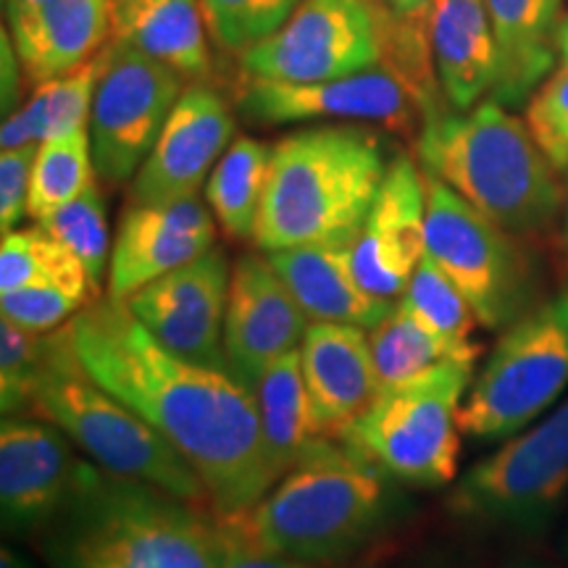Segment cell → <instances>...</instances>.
<instances>
[{"mask_svg": "<svg viewBox=\"0 0 568 568\" xmlns=\"http://www.w3.org/2000/svg\"><path fill=\"white\" fill-rule=\"evenodd\" d=\"M67 326L84 372L187 458L213 514L253 508L276 485L255 389L237 374L172 353L126 301L109 295L90 301Z\"/></svg>", "mask_w": 568, "mask_h": 568, "instance_id": "cell-1", "label": "cell"}, {"mask_svg": "<svg viewBox=\"0 0 568 568\" xmlns=\"http://www.w3.org/2000/svg\"><path fill=\"white\" fill-rule=\"evenodd\" d=\"M51 568H222L216 514L148 481L80 460L63 506L38 535Z\"/></svg>", "mask_w": 568, "mask_h": 568, "instance_id": "cell-2", "label": "cell"}, {"mask_svg": "<svg viewBox=\"0 0 568 568\" xmlns=\"http://www.w3.org/2000/svg\"><path fill=\"white\" fill-rule=\"evenodd\" d=\"M393 495L379 468L335 437H316L253 508L216 516L226 539L308 564H337L379 535Z\"/></svg>", "mask_w": 568, "mask_h": 568, "instance_id": "cell-3", "label": "cell"}, {"mask_svg": "<svg viewBox=\"0 0 568 568\" xmlns=\"http://www.w3.org/2000/svg\"><path fill=\"white\" fill-rule=\"evenodd\" d=\"M387 145L361 124L308 126L272 148L253 245L353 243L387 174Z\"/></svg>", "mask_w": 568, "mask_h": 568, "instance_id": "cell-4", "label": "cell"}, {"mask_svg": "<svg viewBox=\"0 0 568 568\" xmlns=\"http://www.w3.org/2000/svg\"><path fill=\"white\" fill-rule=\"evenodd\" d=\"M418 161L422 172L510 234L545 232L564 203L556 166L527 122L493 98L468 111L429 113L418 134Z\"/></svg>", "mask_w": 568, "mask_h": 568, "instance_id": "cell-5", "label": "cell"}, {"mask_svg": "<svg viewBox=\"0 0 568 568\" xmlns=\"http://www.w3.org/2000/svg\"><path fill=\"white\" fill-rule=\"evenodd\" d=\"M30 414L59 426L105 471L148 481L195 506H211L209 489L187 458L84 372L67 324L45 335Z\"/></svg>", "mask_w": 568, "mask_h": 568, "instance_id": "cell-6", "label": "cell"}, {"mask_svg": "<svg viewBox=\"0 0 568 568\" xmlns=\"http://www.w3.org/2000/svg\"><path fill=\"white\" fill-rule=\"evenodd\" d=\"M471 374L474 364L443 361L416 379L379 389L335 439L389 479L443 487L458 474V410Z\"/></svg>", "mask_w": 568, "mask_h": 568, "instance_id": "cell-7", "label": "cell"}, {"mask_svg": "<svg viewBox=\"0 0 568 568\" xmlns=\"http://www.w3.org/2000/svg\"><path fill=\"white\" fill-rule=\"evenodd\" d=\"M568 387V290L537 303L503 332L466 400L458 426L468 437H514Z\"/></svg>", "mask_w": 568, "mask_h": 568, "instance_id": "cell-8", "label": "cell"}, {"mask_svg": "<svg viewBox=\"0 0 568 568\" xmlns=\"http://www.w3.org/2000/svg\"><path fill=\"white\" fill-rule=\"evenodd\" d=\"M426 253L456 282L485 329H508L535 308L537 280L514 234L500 230L456 190L424 172Z\"/></svg>", "mask_w": 568, "mask_h": 568, "instance_id": "cell-9", "label": "cell"}, {"mask_svg": "<svg viewBox=\"0 0 568 568\" xmlns=\"http://www.w3.org/2000/svg\"><path fill=\"white\" fill-rule=\"evenodd\" d=\"M568 489V400L479 460L447 497V510L489 527H537Z\"/></svg>", "mask_w": 568, "mask_h": 568, "instance_id": "cell-10", "label": "cell"}, {"mask_svg": "<svg viewBox=\"0 0 568 568\" xmlns=\"http://www.w3.org/2000/svg\"><path fill=\"white\" fill-rule=\"evenodd\" d=\"M393 13L368 0H301L284 24L240 55L258 80L311 84L379 67L385 59L382 24Z\"/></svg>", "mask_w": 568, "mask_h": 568, "instance_id": "cell-11", "label": "cell"}, {"mask_svg": "<svg viewBox=\"0 0 568 568\" xmlns=\"http://www.w3.org/2000/svg\"><path fill=\"white\" fill-rule=\"evenodd\" d=\"M184 77L124 42L105 45V63L90 113V145L98 180H134L182 98Z\"/></svg>", "mask_w": 568, "mask_h": 568, "instance_id": "cell-12", "label": "cell"}, {"mask_svg": "<svg viewBox=\"0 0 568 568\" xmlns=\"http://www.w3.org/2000/svg\"><path fill=\"white\" fill-rule=\"evenodd\" d=\"M230 280V258L224 247L213 245L190 264L145 284L126 305L172 353L193 364L234 372L224 347Z\"/></svg>", "mask_w": 568, "mask_h": 568, "instance_id": "cell-13", "label": "cell"}, {"mask_svg": "<svg viewBox=\"0 0 568 568\" xmlns=\"http://www.w3.org/2000/svg\"><path fill=\"white\" fill-rule=\"evenodd\" d=\"M240 109L255 124H297L326 119V122L382 124L395 132H414L416 116H422L424 122V113L406 84L382 63L358 74L311 84L247 77Z\"/></svg>", "mask_w": 568, "mask_h": 568, "instance_id": "cell-14", "label": "cell"}, {"mask_svg": "<svg viewBox=\"0 0 568 568\" xmlns=\"http://www.w3.org/2000/svg\"><path fill=\"white\" fill-rule=\"evenodd\" d=\"M234 134L230 103L209 84L182 92L151 155L132 180V203L161 205L195 197Z\"/></svg>", "mask_w": 568, "mask_h": 568, "instance_id": "cell-15", "label": "cell"}, {"mask_svg": "<svg viewBox=\"0 0 568 568\" xmlns=\"http://www.w3.org/2000/svg\"><path fill=\"white\" fill-rule=\"evenodd\" d=\"M311 318L268 255L245 253L232 264L226 297V358L245 385L255 382L282 355L301 347Z\"/></svg>", "mask_w": 568, "mask_h": 568, "instance_id": "cell-16", "label": "cell"}, {"mask_svg": "<svg viewBox=\"0 0 568 568\" xmlns=\"http://www.w3.org/2000/svg\"><path fill=\"white\" fill-rule=\"evenodd\" d=\"M353 272L382 301H400L426 253L424 172L408 155L389 161L364 230L353 240Z\"/></svg>", "mask_w": 568, "mask_h": 568, "instance_id": "cell-17", "label": "cell"}, {"mask_svg": "<svg viewBox=\"0 0 568 568\" xmlns=\"http://www.w3.org/2000/svg\"><path fill=\"white\" fill-rule=\"evenodd\" d=\"M80 458L51 422L6 416L0 426V518L11 537H34L63 506Z\"/></svg>", "mask_w": 568, "mask_h": 568, "instance_id": "cell-18", "label": "cell"}, {"mask_svg": "<svg viewBox=\"0 0 568 568\" xmlns=\"http://www.w3.org/2000/svg\"><path fill=\"white\" fill-rule=\"evenodd\" d=\"M213 211L201 197L142 205L130 203L111 247L105 295L130 301L138 290L174 272L216 245Z\"/></svg>", "mask_w": 568, "mask_h": 568, "instance_id": "cell-19", "label": "cell"}, {"mask_svg": "<svg viewBox=\"0 0 568 568\" xmlns=\"http://www.w3.org/2000/svg\"><path fill=\"white\" fill-rule=\"evenodd\" d=\"M297 351L318 435L335 437L379 393L368 332L351 324L314 322Z\"/></svg>", "mask_w": 568, "mask_h": 568, "instance_id": "cell-20", "label": "cell"}, {"mask_svg": "<svg viewBox=\"0 0 568 568\" xmlns=\"http://www.w3.org/2000/svg\"><path fill=\"white\" fill-rule=\"evenodd\" d=\"M424 13L445 103L468 111L493 98L503 61L485 0H429Z\"/></svg>", "mask_w": 568, "mask_h": 568, "instance_id": "cell-21", "label": "cell"}, {"mask_svg": "<svg viewBox=\"0 0 568 568\" xmlns=\"http://www.w3.org/2000/svg\"><path fill=\"white\" fill-rule=\"evenodd\" d=\"M353 243L297 245L266 253L311 322L351 324L372 332L395 301L361 287L353 272Z\"/></svg>", "mask_w": 568, "mask_h": 568, "instance_id": "cell-22", "label": "cell"}, {"mask_svg": "<svg viewBox=\"0 0 568 568\" xmlns=\"http://www.w3.org/2000/svg\"><path fill=\"white\" fill-rule=\"evenodd\" d=\"M122 0H53L9 27L21 71L32 84L55 80L95 59L113 40Z\"/></svg>", "mask_w": 568, "mask_h": 568, "instance_id": "cell-23", "label": "cell"}, {"mask_svg": "<svg viewBox=\"0 0 568 568\" xmlns=\"http://www.w3.org/2000/svg\"><path fill=\"white\" fill-rule=\"evenodd\" d=\"M500 48V84L493 101L518 105L535 95L558 61L560 0H485Z\"/></svg>", "mask_w": 568, "mask_h": 568, "instance_id": "cell-24", "label": "cell"}, {"mask_svg": "<svg viewBox=\"0 0 568 568\" xmlns=\"http://www.w3.org/2000/svg\"><path fill=\"white\" fill-rule=\"evenodd\" d=\"M205 27L201 0H122L113 40L201 82L213 67Z\"/></svg>", "mask_w": 568, "mask_h": 568, "instance_id": "cell-25", "label": "cell"}, {"mask_svg": "<svg viewBox=\"0 0 568 568\" xmlns=\"http://www.w3.org/2000/svg\"><path fill=\"white\" fill-rule=\"evenodd\" d=\"M105 63V48L95 59L82 67L55 77V80L34 84L30 101L3 116L0 148L21 151V148H40L45 140L67 138L71 132L90 130L92 101Z\"/></svg>", "mask_w": 568, "mask_h": 568, "instance_id": "cell-26", "label": "cell"}, {"mask_svg": "<svg viewBox=\"0 0 568 568\" xmlns=\"http://www.w3.org/2000/svg\"><path fill=\"white\" fill-rule=\"evenodd\" d=\"M253 389L258 400L268 466H272L274 479L280 481L305 456L311 443L322 437L303 379L301 351L282 355L276 364L266 368Z\"/></svg>", "mask_w": 568, "mask_h": 568, "instance_id": "cell-27", "label": "cell"}, {"mask_svg": "<svg viewBox=\"0 0 568 568\" xmlns=\"http://www.w3.org/2000/svg\"><path fill=\"white\" fill-rule=\"evenodd\" d=\"M272 148L261 140L237 138L205 182V203L230 237L253 240L264 203Z\"/></svg>", "mask_w": 568, "mask_h": 568, "instance_id": "cell-28", "label": "cell"}, {"mask_svg": "<svg viewBox=\"0 0 568 568\" xmlns=\"http://www.w3.org/2000/svg\"><path fill=\"white\" fill-rule=\"evenodd\" d=\"M400 303L426 332H432L445 345L453 361H464V364L477 361L479 347L471 343L477 314L456 287V282L439 268L429 253H424V258L418 261L406 293L400 295Z\"/></svg>", "mask_w": 568, "mask_h": 568, "instance_id": "cell-29", "label": "cell"}, {"mask_svg": "<svg viewBox=\"0 0 568 568\" xmlns=\"http://www.w3.org/2000/svg\"><path fill=\"white\" fill-rule=\"evenodd\" d=\"M30 284H55L84 303L95 301L80 258L40 224L6 232L0 243V295Z\"/></svg>", "mask_w": 568, "mask_h": 568, "instance_id": "cell-30", "label": "cell"}, {"mask_svg": "<svg viewBox=\"0 0 568 568\" xmlns=\"http://www.w3.org/2000/svg\"><path fill=\"white\" fill-rule=\"evenodd\" d=\"M95 176L90 130L45 140L34 155L30 211L27 213L34 222H42L74 197H80L95 182Z\"/></svg>", "mask_w": 568, "mask_h": 568, "instance_id": "cell-31", "label": "cell"}, {"mask_svg": "<svg viewBox=\"0 0 568 568\" xmlns=\"http://www.w3.org/2000/svg\"><path fill=\"white\" fill-rule=\"evenodd\" d=\"M368 343L379 389L403 385L443 361H453L445 345L426 332L400 301H395L389 314L368 332Z\"/></svg>", "mask_w": 568, "mask_h": 568, "instance_id": "cell-32", "label": "cell"}, {"mask_svg": "<svg viewBox=\"0 0 568 568\" xmlns=\"http://www.w3.org/2000/svg\"><path fill=\"white\" fill-rule=\"evenodd\" d=\"M38 224L80 258L84 272H88L92 295L101 297L103 280H109L113 245L109 240L105 203L98 184L92 182L80 197H74V201Z\"/></svg>", "mask_w": 568, "mask_h": 568, "instance_id": "cell-33", "label": "cell"}, {"mask_svg": "<svg viewBox=\"0 0 568 568\" xmlns=\"http://www.w3.org/2000/svg\"><path fill=\"white\" fill-rule=\"evenodd\" d=\"M205 24L219 45L243 55L280 30L301 0H201Z\"/></svg>", "mask_w": 568, "mask_h": 568, "instance_id": "cell-34", "label": "cell"}, {"mask_svg": "<svg viewBox=\"0 0 568 568\" xmlns=\"http://www.w3.org/2000/svg\"><path fill=\"white\" fill-rule=\"evenodd\" d=\"M45 335H34L9 318L0 322V410L6 416L30 414L38 385Z\"/></svg>", "mask_w": 568, "mask_h": 568, "instance_id": "cell-35", "label": "cell"}, {"mask_svg": "<svg viewBox=\"0 0 568 568\" xmlns=\"http://www.w3.org/2000/svg\"><path fill=\"white\" fill-rule=\"evenodd\" d=\"M524 122L556 172H568V63H560L539 84L529 98Z\"/></svg>", "mask_w": 568, "mask_h": 568, "instance_id": "cell-36", "label": "cell"}, {"mask_svg": "<svg viewBox=\"0 0 568 568\" xmlns=\"http://www.w3.org/2000/svg\"><path fill=\"white\" fill-rule=\"evenodd\" d=\"M84 305L88 303L55 284H30L0 295V316L34 335H48L80 314Z\"/></svg>", "mask_w": 568, "mask_h": 568, "instance_id": "cell-37", "label": "cell"}, {"mask_svg": "<svg viewBox=\"0 0 568 568\" xmlns=\"http://www.w3.org/2000/svg\"><path fill=\"white\" fill-rule=\"evenodd\" d=\"M38 148L0 153V230L13 232L24 216H30V187Z\"/></svg>", "mask_w": 568, "mask_h": 568, "instance_id": "cell-38", "label": "cell"}, {"mask_svg": "<svg viewBox=\"0 0 568 568\" xmlns=\"http://www.w3.org/2000/svg\"><path fill=\"white\" fill-rule=\"evenodd\" d=\"M222 539H224L222 568H324V564H308V560L274 556V552L247 548V545L234 542V539H226L224 535Z\"/></svg>", "mask_w": 568, "mask_h": 568, "instance_id": "cell-39", "label": "cell"}, {"mask_svg": "<svg viewBox=\"0 0 568 568\" xmlns=\"http://www.w3.org/2000/svg\"><path fill=\"white\" fill-rule=\"evenodd\" d=\"M48 3H53V0H3L6 21H9V27H17L21 21H27L45 9Z\"/></svg>", "mask_w": 568, "mask_h": 568, "instance_id": "cell-40", "label": "cell"}, {"mask_svg": "<svg viewBox=\"0 0 568 568\" xmlns=\"http://www.w3.org/2000/svg\"><path fill=\"white\" fill-rule=\"evenodd\" d=\"M0 568H34V566L24 556H21V552L3 548L0 550Z\"/></svg>", "mask_w": 568, "mask_h": 568, "instance_id": "cell-41", "label": "cell"}, {"mask_svg": "<svg viewBox=\"0 0 568 568\" xmlns=\"http://www.w3.org/2000/svg\"><path fill=\"white\" fill-rule=\"evenodd\" d=\"M385 3L397 13H416V11H424L429 0H385Z\"/></svg>", "mask_w": 568, "mask_h": 568, "instance_id": "cell-42", "label": "cell"}, {"mask_svg": "<svg viewBox=\"0 0 568 568\" xmlns=\"http://www.w3.org/2000/svg\"><path fill=\"white\" fill-rule=\"evenodd\" d=\"M558 59L568 63V13L560 21V30H558Z\"/></svg>", "mask_w": 568, "mask_h": 568, "instance_id": "cell-43", "label": "cell"}, {"mask_svg": "<svg viewBox=\"0 0 568 568\" xmlns=\"http://www.w3.org/2000/svg\"><path fill=\"white\" fill-rule=\"evenodd\" d=\"M566 251H568V209H566Z\"/></svg>", "mask_w": 568, "mask_h": 568, "instance_id": "cell-44", "label": "cell"}, {"mask_svg": "<svg viewBox=\"0 0 568 568\" xmlns=\"http://www.w3.org/2000/svg\"><path fill=\"white\" fill-rule=\"evenodd\" d=\"M518 568H545V566H518Z\"/></svg>", "mask_w": 568, "mask_h": 568, "instance_id": "cell-45", "label": "cell"}, {"mask_svg": "<svg viewBox=\"0 0 568 568\" xmlns=\"http://www.w3.org/2000/svg\"><path fill=\"white\" fill-rule=\"evenodd\" d=\"M368 3H385V0H368Z\"/></svg>", "mask_w": 568, "mask_h": 568, "instance_id": "cell-46", "label": "cell"}]
</instances>
